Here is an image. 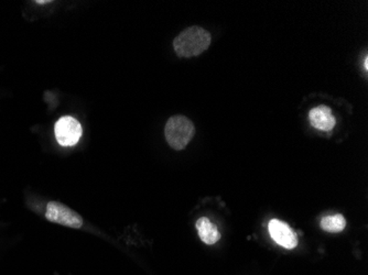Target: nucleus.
<instances>
[{
  "label": "nucleus",
  "instance_id": "obj_1",
  "mask_svg": "<svg viewBox=\"0 0 368 275\" xmlns=\"http://www.w3.org/2000/svg\"><path fill=\"white\" fill-rule=\"evenodd\" d=\"M210 33L201 27H190L184 30L173 41L175 53L180 57H192L203 53L210 46Z\"/></svg>",
  "mask_w": 368,
  "mask_h": 275
},
{
  "label": "nucleus",
  "instance_id": "obj_2",
  "mask_svg": "<svg viewBox=\"0 0 368 275\" xmlns=\"http://www.w3.org/2000/svg\"><path fill=\"white\" fill-rule=\"evenodd\" d=\"M164 134L170 147L180 151L186 149L191 141L195 128L192 121L184 116H173L168 121Z\"/></svg>",
  "mask_w": 368,
  "mask_h": 275
},
{
  "label": "nucleus",
  "instance_id": "obj_3",
  "mask_svg": "<svg viewBox=\"0 0 368 275\" xmlns=\"http://www.w3.org/2000/svg\"><path fill=\"white\" fill-rule=\"evenodd\" d=\"M46 218L53 224H62L74 229H80L83 226L81 215L59 202H50L46 205Z\"/></svg>",
  "mask_w": 368,
  "mask_h": 275
},
{
  "label": "nucleus",
  "instance_id": "obj_4",
  "mask_svg": "<svg viewBox=\"0 0 368 275\" xmlns=\"http://www.w3.org/2000/svg\"><path fill=\"white\" fill-rule=\"evenodd\" d=\"M55 136L58 142L63 147H71L78 143L81 139L82 127L74 118L62 117L55 123Z\"/></svg>",
  "mask_w": 368,
  "mask_h": 275
},
{
  "label": "nucleus",
  "instance_id": "obj_5",
  "mask_svg": "<svg viewBox=\"0 0 368 275\" xmlns=\"http://www.w3.org/2000/svg\"><path fill=\"white\" fill-rule=\"evenodd\" d=\"M269 233L278 245L286 249H295L298 246V238L292 228L281 220H272L269 222Z\"/></svg>",
  "mask_w": 368,
  "mask_h": 275
},
{
  "label": "nucleus",
  "instance_id": "obj_6",
  "mask_svg": "<svg viewBox=\"0 0 368 275\" xmlns=\"http://www.w3.org/2000/svg\"><path fill=\"white\" fill-rule=\"evenodd\" d=\"M309 121L317 130L331 131L335 127L336 119L328 106H317L309 112Z\"/></svg>",
  "mask_w": 368,
  "mask_h": 275
},
{
  "label": "nucleus",
  "instance_id": "obj_7",
  "mask_svg": "<svg viewBox=\"0 0 368 275\" xmlns=\"http://www.w3.org/2000/svg\"><path fill=\"white\" fill-rule=\"evenodd\" d=\"M196 229L199 233L200 238L207 245H216L220 239V233L216 224H213L207 217H201L196 222Z\"/></svg>",
  "mask_w": 368,
  "mask_h": 275
},
{
  "label": "nucleus",
  "instance_id": "obj_8",
  "mask_svg": "<svg viewBox=\"0 0 368 275\" xmlns=\"http://www.w3.org/2000/svg\"><path fill=\"white\" fill-rule=\"evenodd\" d=\"M320 226L326 233H341L347 227V220L343 215H330L323 217Z\"/></svg>",
  "mask_w": 368,
  "mask_h": 275
},
{
  "label": "nucleus",
  "instance_id": "obj_9",
  "mask_svg": "<svg viewBox=\"0 0 368 275\" xmlns=\"http://www.w3.org/2000/svg\"><path fill=\"white\" fill-rule=\"evenodd\" d=\"M364 69H365V71L368 70V57H367V56H365V60H364Z\"/></svg>",
  "mask_w": 368,
  "mask_h": 275
},
{
  "label": "nucleus",
  "instance_id": "obj_10",
  "mask_svg": "<svg viewBox=\"0 0 368 275\" xmlns=\"http://www.w3.org/2000/svg\"><path fill=\"white\" fill-rule=\"evenodd\" d=\"M51 3V1H40V0H39V1H37V3H39V5H46V3Z\"/></svg>",
  "mask_w": 368,
  "mask_h": 275
}]
</instances>
